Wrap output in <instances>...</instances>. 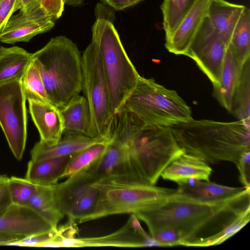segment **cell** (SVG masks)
Instances as JSON below:
<instances>
[{"instance_id":"obj_6","label":"cell","mask_w":250,"mask_h":250,"mask_svg":"<svg viewBox=\"0 0 250 250\" xmlns=\"http://www.w3.org/2000/svg\"><path fill=\"white\" fill-rule=\"evenodd\" d=\"M123 109L144 126L169 127L193 119L190 107L176 91L141 76Z\"/></svg>"},{"instance_id":"obj_41","label":"cell","mask_w":250,"mask_h":250,"mask_svg":"<svg viewBox=\"0 0 250 250\" xmlns=\"http://www.w3.org/2000/svg\"><path fill=\"white\" fill-rule=\"evenodd\" d=\"M84 0H64V4L72 6H79L82 5Z\"/></svg>"},{"instance_id":"obj_8","label":"cell","mask_w":250,"mask_h":250,"mask_svg":"<svg viewBox=\"0 0 250 250\" xmlns=\"http://www.w3.org/2000/svg\"><path fill=\"white\" fill-rule=\"evenodd\" d=\"M82 90L91 115L90 137L110 139L114 116L100 52L93 41L82 55Z\"/></svg>"},{"instance_id":"obj_32","label":"cell","mask_w":250,"mask_h":250,"mask_svg":"<svg viewBox=\"0 0 250 250\" xmlns=\"http://www.w3.org/2000/svg\"><path fill=\"white\" fill-rule=\"evenodd\" d=\"M8 183L12 202L19 205H27L37 187L25 178L15 176L8 178Z\"/></svg>"},{"instance_id":"obj_20","label":"cell","mask_w":250,"mask_h":250,"mask_svg":"<svg viewBox=\"0 0 250 250\" xmlns=\"http://www.w3.org/2000/svg\"><path fill=\"white\" fill-rule=\"evenodd\" d=\"M245 7L225 0H210L208 16L227 48Z\"/></svg>"},{"instance_id":"obj_33","label":"cell","mask_w":250,"mask_h":250,"mask_svg":"<svg viewBox=\"0 0 250 250\" xmlns=\"http://www.w3.org/2000/svg\"><path fill=\"white\" fill-rule=\"evenodd\" d=\"M160 247H172L182 245L184 239L181 234L172 228H164L150 234Z\"/></svg>"},{"instance_id":"obj_38","label":"cell","mask_w":250,"mask_h":250,"mask_svg":"<svg viewBox=\"0 0 250 250\" xmlns=\"http://www.w3.org/2000/svg\"><path fill=\"white\" fill-rule=\"evenodd\" d=\"M116 10H121L135 5L143 0H100Z\"/></svg>"},{"instance_id":"obj_40","label":"cell","mask_w":250,"mask_h":250,"mask_svg":"<svg viewBox=\"0 0 250 250\" xmlns=\"http://www.w3.org/2000/svg\"><path fill=\"white\" fill-rule=\"evenodd\" d=\"M25 237L0 232V246H7L9 243L21 240Z\"/></svg>"},{"instance_id":"obj_16","label":"cell","mask_w":250,"mask_h":250,"mask_svg":"<svg viewBox=\"0 0 250 250\" xmlns=\"http://www.w3.org/2000/svg\"><path fill=\"white\" fill-rule=\"evenodd\" d=\"M29 112L40 136V141L48 145L56 144L63 133L60 109L50 103L29 99Z\"/></svg>"},{"instance_id":"obj_9","label":"cell","mask_w":250,"mask_h":250,"mask_svg":"<svg viewBox=\"0 0 250 250\" xmlns=\"http://www.w3.org/2000/svg\"><path fill=\"white\" fill-rule=\"evenodd\" d=\"M26 100L21 79L0 83V126L19 160L22 157L27 139Z\"/></svg>"},{"instance_id":"obj_2","label":"cell","mask_w":250,"mask_h":250,"mask_svg":"<svg viewBox=\"0 0 250 250\" xmlns=\"http://www.w3.org/2000/svg\"><path fill=\"white\" fill-rule=\"evenodd\" d=\"M250 197L248 193L227 201L205 202L176 191L164 201L133 214L146 224L149 234L172 228L181 234L184 243L198 238L203 229L217 220L236 216L250 205Z\"/></svg>"},{"instance_id":"obj_3","label":"cell","mask_w":250,"mask_h":250,"mask_svg":"<svg viewBox=\"0 0 250 250\" xmlns=\"http://www.w3.org/2000/svg\"><path fill=\"white\" fill-rule=\"evenodd\" d=\"M185 152L208 164L231 162L236 165L250 151V125L238 120L221 122L192 119L169 126Z\"/></svg>"},{"instance_id":"obj_23","label":"cell","mask_w":250,"mask_h":250,"mask_svg":"<svg viewBox=\"0 0 250 250\" xmlns=\"http://www.w3.org/2000/svg\"><path fill=\"white\" fill-rule=\"evenodd\" d=\"M32 61V54L20 47H0V83L21 79Z\"/></svg>"},{"instance_id":"obj_24","label":"cell","mask_w":250,"mask_h":250,"mask_svg":"<svg viewBox=\"0 0 250 250\" xmlns=\"http://www.w3.org/2000/svg\"><path fill=\"white\" fill-rule=\"evenodd\" d=\"M241 65L237 62L228 48L219 83L213 86V95L219 104L229 112L231 110L233 94Z\"/></svg>"},{"instance_id":"obj_18","label":"cell","mask_w":250,"mask_h":250,"mask_svg":"<svg viewBox=\"0 0 250 250\" xmlns=\"http://www.w3.org/2000/svg\"><path fill=\"white\" fill-rule=\"evenodd\" d=\"M110 139L63 133L54 145H48L40 141L36 143L31 151V159L40 160L73 155L93 145L108 142Z\"/></svg>"},{"instance_id":"obj_10","label":"cell","mask_w":250,"mask_h":250,"mask_svg":"<svg viewBox=\"0 0 250 250\" xmlns=\"http://www.w3.org/2000/svg\"><path fill=\"white\" fill-rule=\"evenodd\" d=\"M227 49L207 15L194 35L185 56L195 62L214 86L219 83Z\"/></svg>"},{"instance_id":"obj_31","label":"cell","mask_w":250,"mask_h":250,"mask_svg":"<svg viewBox=\"0 0 250 250\" xmlns=\"http://www.w3.org/2000/svg\"><path fill=\"white\" fill-rule=\"evenodd\" d=\"M21 83L26 100L51 103L39 70L33 60L21 79Z\"/></svg>"},{"instance_id":"obj_13","label":"cell","mask_w":250,"mask_h":250,"mask_svg":"<svg viewBox=\"0 0 250 250\" xmlns=\"http://www.w3.org/2000/svg\"><path fill=\"white\" fill-rule=\"evenodd\" d=\"M55 25L54 21L41 6L26 12L12 15L0 31V41L7 44L28 42Z\"/></svg>"},{"instance_id":"obj_17","label":"cell","mask_w":250,"mask_h":250,"mask_svg":"<svg viewBox=\"0 0 250 250\" xmlns=\"http://www.w3.org/2000/svg\"><path fill=\"white\" fill-rule=\"evenodd\" d=\"M177 193L198 201L217 202L250 193V188L231 187L209 181L189 179L178 184Z\"/></svg>"},{"instance_id":"obj_25","label":"cell","mask_w":250,"mask_h":250,"mask_svg":"<svg viewBox=\"0 0 250 250\" xmlns=\"http://www.w3.org/2000/svg\"><path fill=\"white\" fill-rule=\"evenodd\" d=\"M230 113L250 125V59L241 65Z\"/></svg>"},{"instance_id":"obj_21","label":"cell","mask_w":250,"mask_h":250,"mask_svg":"<svg viewBox=\"0 0 250 250\" xmlns=\"http://www.w3.org/2000/svg\"><path fill=\"white\" fill-rule=\"evenodd\" d=\"M60 109L63 122V133L90 137L91 115L84 96L75 95Z\"/></svg>"},{"instance_id":"obj_11","label":"cell","mask_w":250,"mask_h":250,"mask_svg":"<svg viewBox=\"0 0 250 250\" xmlns=\"http://www.w3.org/2000/svg\"><path fill=\"white\" fill-rule=\"evenodd\" d=\"M69 177L79 178L89 184L106 180L129 178L134 180L122 145L113 138L97 160L85 169Z\"/></svg>"},{"instance_id":"obj_4","label":"cell","mask_w":250,"mask_h":250,"mask_svg":"<svg viewBox=\"0 0 250 250\" xmlns=\"http://www.w3.org/2000/svg\"><path fill=\"white\" fill-rule=\"evenodd\" d=\"M49 100L60 108L82 91V55L77 46L64 36L52 38L32 54Z\"/></svg>"},{"instance_id":"obj_30","label":"cell","mask_w":250,"mask_h":250,"mask_svg":"<svg viewBox=\"0 0 250 250\" xmlns=\"http://www.w3.org/2000/svg\"><path fill=\"white\" fill-rule=\"evenodd\" d=\"M109 142L93 145L73 154L60 179L67 178L91 165L104 152Z\"/></svg>"},{"instance_id":"obj_37","label":"cell","mask_w":250,"mask_h":250,"mask_svg":"<svg viewBox=\"0 0 250 250\" xmlns=\"http://www.w3.org/2000/svg\"><path fill=\"white\" fill-rule=\"evenodd\" d=\"M17 0H0V31L15 12Z\"/></svg>"},{"instance_id":"obj_35","label":"cell","mask_w":250,"mask_h":250,"mask_svg":"<svg viewBox=\"0 0 250 250\" xmlns=\"http://www.w3.org/2000/svg\"><path fill=\"white\" fill-rule=\"evenodd\" d=\"M239 173V179L246 188H250V151L245 152L236 165Z\"/></svg>"},{"instance_id":"obj_14","label":"cell","mask_w":250,"mask_h":250,"mask_svg":"<svg viewBox=\"0 0 250 250\" xmlns=\"http://www.w3.org/2000/svg\"><path fill=\"white\" fill-rule=\"evenodd\" d=\"M55 229L27 205L12 203L0 214L1 233L26 237Z\"/></svg>"},{"instance_id":"obj_1","label":"cell","mask_w":250,"mask_h":250,"mask_svg":"<svg viewBox=\"0 0 250 250\" xmlns=\"http://www.w3.org/2000/svg\"><path fill=\"white\" fill-rule=\"evenodd\" d=\"M111 137L124 147L133 179L152 185L173 160L185 152L169 127L140 125L124 109L114 116Z\"/></svg>"},{"instance_id":"obj_15","label":"cell","mask_w":250,"mask_h":250,"mask_svg":"<svg viewBox=\"0 0 250 250\" xmlns=\"http://www.w3.org/2000/svg\"><path fill=\"white\" fill-rule=\"evenodd\" d=\"M210 0H195L177 28L166 38L165 46L170 53L186 55L189 44L204 19Z\"/></svg>"},{"instance_id":"obj_5","label":"cell","mask_w":250,"mask_h":250,"mask_svg":"<svg viewBox=\"0 0 250 250\" xmlns=\"http://www.w3.org/2000/svg\"><path fill=\"white\" fill-rule=\"evenodd\" d=\"M108 85L113 116L121 112L140 75L128 58L112 22L97 19L92 27Z\"/></svg>"},{"instance_id":"obj_26","label":"cell","mask_w":250,"mask_h":250,"mask_svg":"<svg viewBox=\"0 0 250 250\" xmlns=\"http://www.w3.org/2000/svg\"><path fill=\"white\" fill-rule=\"evenodd\" d=\"M27 205L39 213L54 228H57L58 223L64 216L58 207L53 185H37L36 190Z\"/></svg>"},{"instance_id":"obj_28","label":"cell","mask_w":250,"mask_h":250,"mask_svg":"<svg viewBox=\"0 0 250 250\" xmlns=\"http://www.w3.org/2000/svg\"><path fill=\"white\" fill-rule=\"evenodd\" d=\"M228 48L239 65L250 59V10L246 7L234 30Z\"/></svg>"},{"instance_id":"obj_22","label":"cell","mask_w":250,"mask_h":250,"mask_svg":"<svg viewBox=\"0 0 250 250\" xmlns=\"http://www.w3.org/2000/svg\"><path fill=\"white\" fill-rule=\"evenodd\" d=\"M73 155L40 160L31 159L25 178L37 185H54L61 179Z\"/></svg>"},{"instance_id":"obj_34","label":"cell","mask_w":250,"mask_h":250,"mask_svg":"<svg viewBox=\"0 0 250 250\" xmlns=\"http://www.w3.org/2000/svg\"><path fill=\"white\" fill-rule=\"evenodd\" d=\"M40 6L54 21L59 19L64 10V0H39Z\"/></svg>"},{"instance_id":"obj_29","label":"cell","mask_w":250,"mask_h":250,"mask_svg":"<svg viewBox=\"0 0 250 250\" xmlns=\"http://www.w3.org/2000/svg\"><path fill=\"white\" fill-rule=\"evenodd\" d=\"M195 0H164L161 6L166 38L177 28Z\"/></svg>"},{"instance_id":"obj_27","label":"cell","mask_w":250,"mask_h":250,"mask_svg":"<svg viewBox=\"0 0 250 250\" xmlns=\"http://www.w3.org/2000/svg\"><path fill=\"white\" fill-rule=\"evenodd\" d=\"M250 220V205L239 212L225 227L218 232L204 237H198L185 241L182 246L187 247H209L220 244L235 234L247 224Z\"/></svg>"},{"instance_id":"obj_7","label":"cell","mask_w":250,"mask_h":250,"mask_svg":"<svg viewBox=\"0 0 250 250\" xmlns=\"http://www.w3.org/2000/svg\"><path fill=\"white\" fill-rule=\"evenodd\" d=\"M91 184L99 189V198L93 210L79 224L111 215L134 213L164 201L176 191V189L129 178L102 180Z\"/></svg>"},{"instance_id":"obj_39","label":"cell","mask_w":250,"mask_h":250,"mask_svg":"<svg viewBox=\"0 0 250 250\" xmlns=\"http://www.w3.org/2000/svg\"><path fill=\"white\" fill-rule=\"evenodd\" d=\"M40 6L39 0H17L14 12H29Z\"/></svg>"},{"instance_id":"obj_36","label":"cell","mask_w":250,"mask_h":250,"mask_svg":"<svg viewBox=\"0 0 250 250\" xmlns=\"http://www.w3.org/2000/svg\"><path fill=\"white\" fill-rule=\"evenodd\" d=\"M8 178L0 175V214L12 203L8 187Z\"/></svg>"},{"instance_id":"obj_12","label":"cell","mask_w":250,"mask_h":250,"mask_svg":"<svg viewBox=\"0 0 250 250\" xmlns=\"http://www.w3.org/2000/svg\"><path fill=\"white\" fill-rule=\"evenodd\" d=\"M160 247L143 229L139 219L131 213L126 224L117 231L95 238H70L68 247Z\"/></svg>"},{"instance_id":"obj_19","label":"cell","mask_w":250,"mask_h":250,"mask_svg":"<svg viewBox=\"0 0 250 250\" xmlns=\"http://www.w3.org/2000/svg\"><path fill=\"white\" fill-rule=\"evenodd\" d=\"M212 172L211 167L204 159L184 152L166 167L161 177L177 184L189 179L209 181Z\"/></svg>"}]
</instances>
